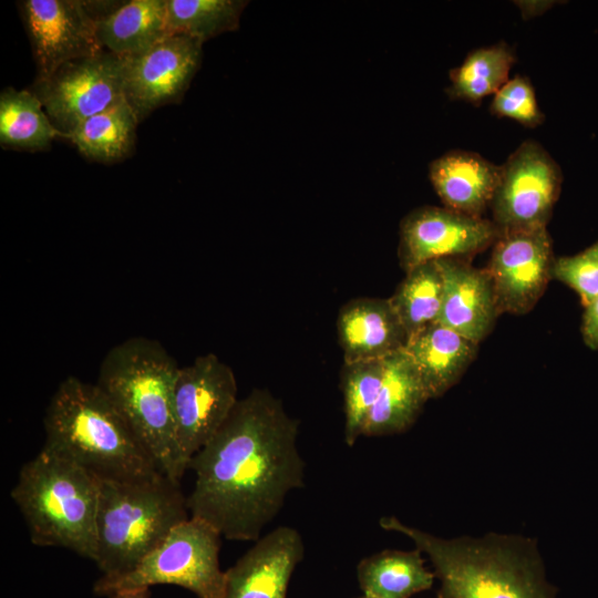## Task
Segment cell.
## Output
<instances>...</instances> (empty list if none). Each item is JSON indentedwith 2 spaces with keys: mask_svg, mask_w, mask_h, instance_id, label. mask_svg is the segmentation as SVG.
Masks as SVG:
<instances>
[{
  "mask_svg": "<svg viewBox=\"0 0 598 598\" xmlns=\"http://www.w3.org/2000/svg\"><path fill=\"white\" fill-rule=\"evenodd\" d=\"M103 49L127 58L171 35L166 24V0H133L104 13L97 21Z\"/></svg>",
  "mask_w": 598,
  "mask_h": 598,
  "instance_id": "cell-21",
  "label": "cell"
},
{
  "mask_svg": "<svg viewBox=\"0 0 598 598\" xmlns=\"http://www.w3.org/2000/svg\"><path fill=\"white\" fill-rule=\"evenodd\" d=\"M138 122L131 105L122 99L81 122L64 138L71 141L85 157L112 163L131 153Z\"/></svg>",
  "mask_w": 598,
  "mask_h": 598,
  "instance_id": "cell-23",
  "label": "cell"
},
{
  "mask_svg": "<svg viewBox=\"0 0 598 598\" xmlns=\"http://www.w3.org/2000/svg\"><path fill=\"white\" fill-rule=\"evenodd\" d=\"M337 327L344 363L384 359L403 350L409 340L389 298L348 302Z\"/></svg>",
  "mask_w": 598,
  "mask_h": 598,
  "instance_id": "cell-17",
  "label": "cell"
},
{
  "mask_svg": "<svg viewBox=\"0 0 598 598\" xmlns=\"http://www.w3.org/2000/svg\"><path fill=\"white\" fill-rule=\"evenodd\" d=\"M489 112L511 118L527 128H536L545 121L534 86L527 76L516 74L493 95Z\"/></svg>",
  "mask_w": 598,
  "mask_h": 598,
  "instance_id": "cell-29",
  "label": "cell"
},
{
  "mask_svg": "<svg viewBox=\"0 0 598 598\" xmlns=\"http://www.w3.org/2000/svg\"><path fill=\"white\" fill-rule=\"evenodd\" d=\"M62 137L42 103L30 90L4 89L0 94V143L20 151H42Z\"/></svg>",
  "mask_w": 598,
  "mask_h": 598,
  "instance_id": "cell-24",
  "label": "cell"
},
{
  "mask_svg": "<svg viewBox=\"0 0 598 598\" xmlns=\"http://www.w3.org/2000/svg\"><path fill=\"white\" fill-rule=\"evenodd\" d=\"M379 525L406 536L430 558L441 582L439 598H556L532 538L495 533L443 538L394 516Z\"/></svg>",
  "mask_w": 598,
  "mask_h": 598,
  "instance_id": "cell-2",
  "label": "cell"
},
{
  "mask_svg": "<svg viewBox=\"0 0 598 598\" xmlns=\"http://www.w3.org/2000/svg\"><path fill=\"white\" fill-rule=\"evenodd\" d=\"M107 598H150V588L117 591Z\"/></svg>",
  "mask_w": 598,
  "mask_h": 598,
  "instance_id": "cell-33",
  "label": "cell"
},
{
  "mask_svg": "<svg viewBox=\"0 0 598 598\" xmlns=\"http://www.w3.org/2000/svg\"><path fill=\"white\" fill-rule=\"evenodd\" d=\"M298 422L269 391L239 399L221 427L190 460L195 483L187 495L190 517L229 540H258L286 496L302 487L305 461Z\"/></svg>",
  "mask_w": 598,
  "mask_h": 598,
  "instance_id": "cell-1",
  "label": "cell"
},
{
  "mask_svg": "<svg viewBox=\"0 0 598 598\" xmlns=\"http://www.w3.org/2000/svg\"><path fill=\"white\" fill-rule=\"evenodd\" d=\"M221 537L208 523L189 517L131 570L101 576L93 592L109 597L123 590L175 585L198 598H221L226 581L219 565Z\"/></svg>",
  "mask_w": 598,
  "mask_h": 598,
  "instance_id": "cell-7",
  "label": "cell"
},
{
  "mask_svg": "<svg viewBox=\"0 0 598 598\" xmlns=\"http://www.w3.org/2000/svg\"><path fill=\"white\" fill-rule=\"evenodd\" d=\"M237 381L229 365L207 353L179 368L173 390L175 468L178 480L193 456L228 419L237 398Z\"/></svg>",
  "mask_w": 598,
  "mask_h": 598,
  "instance_id": "cell-8",
  "label": "cell"
},
{
  "mask_svg": "<svg viewBox=\"0 0 598 598\" xmlns=\"http://www.w3.org/2000/svg\"><path fill=\"white\" fill-rule=\"evenodd\" d=\"M561 183L560 166L544 146L524 141L501 165L491 204L499 234L547 227Z\"/></svg>",
  "mask_w": 598,
  "mask_h": 598,
  "instance_id": "cell-9",
  "label": "cell"
},
{
  "mask_svg": "<svg viewBox=\"0 0 598 598\" xmlns=\"http://www.w3.org/2000/svg\"><path fill=\"white\" fill-rule=\"evenodd\" d=\"M422 551L385 549L363 558L357 567L363 595L371 598H410L427 590L434 573L424 565Z\"/></svg>",
  "mask_w": 598,
  "mask_h": 598,
  "instance_id": "cell-22",
  "label": "cell"
},
{
  "mask_svg": "<svg viewBox=\"0 0 598 598\" xmlns=\"http://www.w3.org/2000/svg\"><path fill=\"white\" fill-rule=\"evenodd\" d=\"M443 276V299L436 322L478 344L499 313L491 276L466 258L437 259Z\"/></svg>",
  "mask_w": 598,
  "mask_h": 598,
  "instance_id": "cell-16",
  "label": "cell"
},
{
  "mask_svg": "<svg viewBox=\"0 0 598 598\" xmlns=\"http://www.w3.org/2000/svg\"><path fill=\"white\" fill-rule=\"evenodd\" d=\"M498 236L494 223L484 217L423 206L409 213L401 223L399 256L408 271L431 260L467 258L493 245Z\"/></svg>",
  "mask_w": 598,
  "mask_h": 598,
  "instance_id": "cell-14",
  "label": "cell"
},
{
  "mask_svg": "<svg viewBox=\"0 0 598 598\" xmlns=\"http://www.w3.org/2000/svg\"><path fill=\"white\" fill-rule=\"evenodd\" d=\"M65 137L81 122L124 99L123 58L106 50L63 63L31 90Z\"/></svg>",
  "mask_w": 598,
  "mask_h": 598,
  "instance_id": "cell-10",
  "label": "cell"
},
{
  "mask_svg": "<svg viewBox=\"0 0 598 598\" xmlns=\"http://www.w3.org/2000/svg\"><path fill=\"white\" fill-rule=\"evenodd\" d=\"M551 275L588 306L598 297V241L576 255L555 258Z\"/></svg>",
  "mask_w": 598,
  "mask_h": 598,
  "instance_id": "cell-30",
  "label": "cell"
},
{
  "mask_svg": "<svg viewBox=\"0 0 598 598\" xmlns=\"http://www.w3.org/2000/svg\"><path fill=\"white\" fill-rule=\"evenodd\" d=\"M246 4L241 0H166L168 33L205 42L236 30Z\"/></svg>",
  "mask_w": 598,
  "mask_h": 598,
  "instance_id": "cell-27",
  "label": "cell"
},
{
  "mask_svg": "<svg viewBox=\"0 0 598 598\" xmlns=\"http://www.w3.org/2000/svg\"><path fill=\"white\" fill-rule=\"evenodd\" d=\"M96 553L101 576L134 568L171 530L190 517L181 481L162 473L144 480H97Z\"/></svg>",
  "mask_w": 598,
  "mask_h": 598,
  "instance_id": "cell-6",
  "label": "cell"
},
{
  "mask_svg": "<svg viewBox=\"0 0 598 598\" xmlns=\"http://www.w3.org/2000/svg\"><path fill=\"white\" fill-rule=\"evenodd\" d=\"M43 423V447L97 480L130 482L162 473L96 383L66 377L52 394Z\"/></svg>",
  "mask_w": 598,
  "mask_h": 598,
  "instance_id": "cell-3",
  "label": "cell"
},
{
  "mask_svg": "<svg viewBox=\"0 0 598 598\" xmlns=\"http://www.w3.org/2000/svg\"><path fill=\"white\" fill-rule=\"evenodd\" d=\"M443 299V276L437 260L426 261L406 271L389 298L410 339L436 322Z\"/></svg>",
  "mask_w": 598,
  "mask_h": 598,
  "instance_id": "cell-26",
  "label": "cell"
},
{
  "mask_svg": "<svg viewBox=\"0 0 598 598\" xmlns=\"http://www.w3.org/2000/svg\"><path fill=\"white\" fill-rule=\"evenodd\" d=\"M515 62V50L504 41L474 49L460 65L450 70L446 94L452 100L480 105L509 80Z\"/></svg>",
  "mask_w": 598,
  "mask_h": 598,
  "instance_id": "cell-25",
  "label": "cell"
},
{
  "mask_svg": "<svg viewBox=\"0 0 598 598\" xmlns=\"http://www.w3.org/2000/svg\"><path fill=\"white\" fill-rule=\"evenodd\" d=\"M21 13L32 45L38 78L65 62L104 51L97 38L92 3L78 0H25Z\"/></svg>",
  "mask_w": 598,
  "mask_h": 598,
  "instance_id": "cell-12",
  "label": "cell"
},
{
  "mask_svg": "<svg viewBox=\"0 0 598 598\" xmlns=\"http://www.w3.org/2000/svg\"><path fill=\"white\" fill-rule=\"evenodd\" d=\"M554 261L547 227L499 234L486 268L499 313L529 312L553 278Z\"/></svg>",
  "mask_w": 598,
  "mask_h": 598,
  "instance_id": "cell-13",
  "label": "cell"
},
{
  "mask_svg": "<svg viewBox=\"0 0 598 598\" xmlns=\"http://www.w3.org/2000/svg\"><path fill=\"white\" fill-rule=\"evenodd\" d=\"M429 393L410 357L403 350L384 358V375L363 435L383 436L408 430L417 417Z\"/></svg>",
  "mask_w": 598,
  "mask_h": 598,
  "instance_id": "cell-19",
  "label": "cell"
},
{
  "mask_svg": "<svg viewBox=\"0 0 598 598\" xmlns=\"http://www.w3.org/2000/svg\"><path fill=\"white\" fill-rule=\"evenodd\" d=\"M303 554V542L296 528H275L225 571L221 598H286L291 575Z\"/></svg>",
  "mask_w": 598,
  "mask_h": 598,
  "instance_id": "cell-15",
  "label": "cell"
},
{
  "mask_svg": "<svg viewBox=\"0 0 598 598\" xmlns=\"http://www.w3.org/2000/svg\"><path fill=\"white\" fill-rule=\"evenodd\" d=\"M581 334L588 348L598 350V297L585 307Z\"/></svg>",
  "mask_w": 598,
  "mask_h": 598,
  "instance_id": "cell-31",
  "label": "cell"
},
{
  "mask_svg": "<svg viewBox=\"0 0 598 598\" xmlns=\"http://www.w3.org/2000/svg\"><path fill=\"white\" fill-rule=\"evenodd\" d=\"M384 375V359L344 363L341 390L344 401V441L353 446L363 435L370 412L379 395Z\"/></svg>",
  "mask_w": 598,
  "mask_h": 598,
  "instance_id": "cell-28",
  "label": "cell"
},
{
  "mask_svg": "<svg viewBox=\"0 0 598 598\" xmlns=\"http://www.w3.org/2000/svg\"><path fill=\"white\" fill-rule=\"evenodd\" d=\"M10 496L25 520L33 545L69 549L94 560L96 477L42 447L21 466Z\"/></svg>",
  "mask_w": 598,
  "mask_h": 598,
  "instance_id": "cell-5",
  "label": "cell"
},
{
  "mask_svg": "<svg viewBox=\"0 0 598 598\" xmlns=\"http://www.w3.org/2000/svg\"><path fill=\"white\" fill-rule=\"evenodd\" d=\"M520 9L524 19L534 18L547 11L555 1H515Z\"/></svg>",
  "mask_w": 598,
  "mask_h": 598,
  "instance_id": "cell-32",
  "label": "cell"
},
{
  "mask_svg": "<svg viewBox=\"0 0 598 598\" xmlns=\"http://www.w3.org/2000/svg\"><path fill=\"white\" fill-rule=\"evenodd\" d=\"M501 165L472 151L452 150L429 165L431 184L444 207L483 217L499 181Z\"/></svg>",
  "mask_w": 598,
  "mask_h": 598,
  "instance_id": "cell-18",
  "label": "cell"
},
{
  "mask_svg": "<svg viewBox=\"0 0 598 598\" xmlns=\"http://www.w3.org/2000/svg\"><path fill=\"white\" fill-rule=\"evenodd\" d=\"M358 598H371V597H368L365 595H362L361 597H358Z\"/></svg>",
  "mask_w": 598,
  "mask_h": 598,
  "instance_id": "cell-34",
  "label": "cell"
},
{
  "mask_svg": "<svg viewBox=\"0 0 598 598\" xmlns=\"http://www.w3.org/2000/svg\"><path fill=\"white\" fill-rule=\"evenodd\" d=\"M429 393L443 395L475 358L477 344L440 322L412 336L404 348Z\"/></svg>",
  "mask_w": 598,
  "mask_h": 598,
  "instance_id": "cell-20",
  "label": "cell"
},
{
  "mask_svg": "<svg viewBox=\"0 0 598 598\" xmlns=\"http://www.w3.org/2000/svg\"><path fill=\"white\" fill-rule=\"evenodd\" d=\"M203 43L172 34L141 53L123 58L124 99L138 121L183 96L200 65Z\"/></svg>",
  "mask_w": 598,
  "mask_h": 598,
  "instance_id": "cell-11",
  "label": "cell"
},
{
  "mask_svg": "<svg viewBox=\"0 0 598 598\" xmlns=\"http://www.w3.org/2000/svg\"><path fill=\"white\" fill-rule=\"evenodd\" d=\"M179 368L159 341L132 337L107 351L96 382L159 472L175 480L173 390Z\"/></svg>",
  "mask_w": 598,
  "mask_h": 598,
  "instance_id": "cell-4",
  "label": "cell"
}]
</instances>
